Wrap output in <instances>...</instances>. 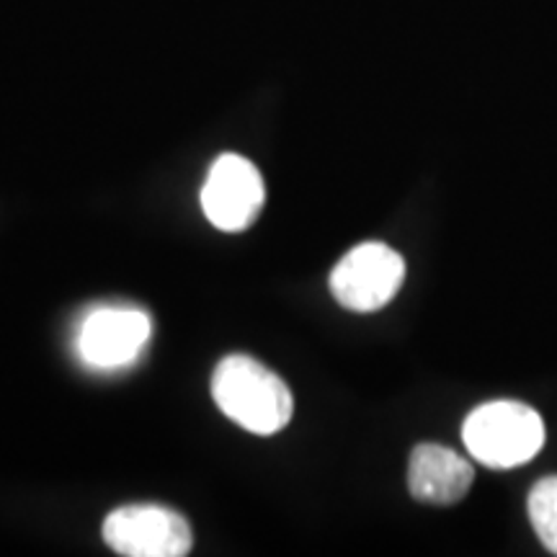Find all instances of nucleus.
<instances>
[{
	"label": "nucleus",
	"mask_w": 557,
	"mask_h": 557,
	"mask_svg": "<svg viewBox=\"0 0 557 557\" xmlns=\"http://www.w3.org/2000/svg\"><path fill=\"white\" fill-rule=\"evenodd\" d=\"M212 398L230 421L259 436L282 431L295 410L287 382L243 354L225 357L214 367Z\"/></svg>",
	"instance_id": "nucleus-1"
},
{
	"label": "nucleus",
	"mask_w": 557,
	"mask_h": 557,
	"mask_svg": "<svg viewBox=\"0 0 557 557\" xmlns=\"http://www.w3.org/2000/svg\"><path fill=\"white\" fill-rule=\"evenodd\" d=\"M465 447L480 465L511 470L540 455L545 444V423L532 406L519 400H493L465 418Z\"/></svg>",
	"instance_id": "nucleus-2"
},
{
	"label": "nucleus",
	"mask_w": 557,
	"mask_h": 557,
	"mask_svg": "<svg viewBox=\"0 0 557 557\" xmlns=\"http://www.w3.org/2000/svg\"><path fill=\"white\" fill-rule=\"evenodd\" d=\"M152 320L132 305H99L81 318L75 351L88 369L116 372L143 357L150 344Z\"/></svg>",
	"instance_id": "nucleus-3"
},
{
	"label": "nucleus",
	"mask_w": 557,
	"mask_h": 557,
	"mask_svg": "<svg viewBox=\"0 0 557 557\" xmlns=\"http://www.w3.org/2000/svg\"><path fill=\"white\" fill-rule=\"evenodd\" d=\"M103 542L124 557H184L191 553L189 521L169 506L132 504L103 521Z\"/></svg>",
	"instance_id": "nucleus-4"
},
{
	"label": "nucleus",
	"mask_w": 557,
	"mask_h": 557,
	"mask_svg": "<svg viewBox=\"0 0 557 557\" xmlns=\"http://www.w3.org/2000/svg\"><path fill=\"white\" fill-rule=\"evenodd\" d=\"M406 278V261L395 248L369 240L351 248L331 271V292L341 308L374 312L398 295Z\"/></svg>",
	"instance_id": "nucleus-5"
},
{
	"label": "nucleus",
	"mask_w": 557,
	"mask_h": 557,
	"mask_svg": "<svg viewBox=\"0 0 557 557\" xmlns=\"http://www.w3.org/2000/svg\"><path fill=\"white\" fill-rule=\"evenodd\" d=\"M205 218L222 233H243L253 225L267 205L261 171L248 158L225 152L212 163L201 186Z\"/></svg>",
	"instance_id": "nucleus-6"
},
{
	"label": "nucleus",
	"mask_w": 557,
	"mask_h": 557,
	"mask_svg": "<svg viewBox=\"0 0 557 557\" xmlns=\"http://www.w3.org/2000/svg\"><path fill=\"white\" fill-rule=\"evenodd\" d=\"M475 470L442 444H418L408 462V491L421 504L451 506L468 496Z\"/></svg>",
	"instance_id": "nucleus-7"
},
{
	"label": "nucleus",
	"mask_w": 557,
	"mask_h": 557,
	"mask_svg": "<svg viewBox=\"0 0 557 557\" xmlns=\"http://www.w3.org/2000/svg\"><path fill=\"white\" fill-rule=\"evenodd\" d=\"M527 511L542 545L553 555H557V475L542 478L529 491Z\"/></svg>",
	"instance_id": "nucleus-8"
}]
</instances>
